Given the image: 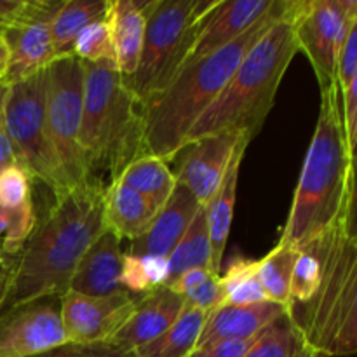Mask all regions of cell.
I'll return each instance as SVG.
<instances>
[{
  "instance_id": "34",
  "label": "cell",
  "mask_w": 357,
  "mask_h": 357,
  "mask_svg": "<svg viewBox=\"0 0 357 357\" xmlns=\"http://www.w3.org/2000/svg\"><path fill=\"white\" fill-rule=\"evenodd\" d=\"M33 357H135V354L110 344V342H98V344L66 342V344L58 345L51 351H45Z\"/></svg>"
},
{
  "instance_id": "23",
  "label": "cell",
  "mask_w": 357,
  "mask_h": 357,
  "mask_svg": "<svg viewBox=\"0 0 357 357\" xmlns=\"http://www.w3.org/2000/svg\"><path fill=\"white\" fill-rule=\"evenodd\" d=\"M108 0H66L51 23L56 58L73 54V42L94 21L107 17Z\"/></svg>"
},
{
  "instance_id": "2",
  "label": "cell",
  "mask_w": 357,
  "mask_h": 357,
  "mask_svg": "<svg viewBox=\"0 0 357 357\" xmlns=\"http://www.w3.org/2000/svg\"><path fill=\"white\" fill-rule=\"evenodd\" d=\"M351 181V146L340 86L321 91L316 131L307 150L291 209L279 244L300 250L345 220Z\"/></svg>"
},
{
  "instance_id": "37",
  "label": "cell",
  "mask_w": 357,
  "mask_h": 357,
  "mask_svg": "<svg viewBox=\"0 0 357 357\" xmlns=\"http://www.w3.org/2000/svg\"><path fill=\"white\" fill-rule=\"evenodd\" d=\"M258 337L246 338V340H227L218 344L206 345V347L195 349L188 357H244L255 344Z\"/></svg>"
},
{
  "instance_id": "12",
  "label": "cell",
  "mask_w": 357,
  "mask_h": 357,
  "mask_svg": "<svg viewBox=\"0 0 357 357\" xmlns=\"http://www.w3.org/2000/svg\"><path fill=\"white\" fill-rule=\"evenodd\" d=\"M68 342L54 298L0 312V357H33Z\"/></svg>"
},
{
  "instance_id": "43",
  "label": "cell",
  "mask_w": 357,
  "mask_h": 357,
  "mask_svg": "<svg viewBox=\"0 0 357 357\" xmlns=\"http://www.w3.org/2000/svg\"><path fill=\"white\" fill-rule=\"evenodd\" d=\"M9 63H10V52L7 47L6 38L0 33V84L6 82L7 72H9Z\"/></svg>"
},
{
  "instance_id": "29",
  "label": "cell",
  "mask_w": 357,
  "mask_h": 357,
  "mask_svg": "<svg viewBox=\"0 0 357 357\" xmlns=\"http://www.w3.org/2000/svg\"><path fill=\"white\" fill-rule=\"evenodd\" d=\"M220 282L225 291V305H255L271 302L258 279V260L234 258L225 274H220Z\"/></svg>"
},
{
  "instance_id": "38",
  "label": "cell",
  "mask_w": 357,
  "mask_h": 357,
  "mask_svg": "<svg viewBox=\"0 0 357 357\" xmlns=\"http://www.w3.org/2000/svg\"><path fill=\"white\" fill-rule=\"evenodd\" d=\"M342 107H344V122L349 146H352L357 138V72L347 84V87L342 89Z\"/></svg>"
},
{
  "instance_id": "41",
  "label": "cell",
  "mask_w": 357,
  "mask_h": 357,
  "mask_svg": "<svg viewBox=\"0 0 357 357\" xmlns=\"http://www.w3.org/2000/svg\"><path fill=\"white\" fill-rule=\"evenodd\" d=\"M24 0H0V31L20 14Z\"/></svg>"
},
{
  "instance_id": "40",
  "label": "cell",
  "mask_w": 357,
  "mask_h": 357,
  "mask_svg": "<svg viewBox=\"0 0 357 357\" xmlns=\"http://www.w3.org/2000/svg\"><path fill=\"white\" fill-rule=\"evenodd\" d=\"M14 166H20L17 155L16 152H14V146L13 143H10L9 136H7L6 128H3V124L0 122V173H3V171Z\"/></svg>"
},
{
  "instance_id": "1",
  "label": "cell",
  "mask_w": 357,
  "mask_h": 357,
  "mask_svg": "<svg viewBox=\"0 0 357 357\" xmlns=\"http://www.w3.org/2000/svg\"><path fill=\"white\" fill-rule=\"evenodd\" d=\"M105 230V185L86 181L54 199L30 239L13 258L2 310L61 298L94 241ZM0 310V312H2Z\"/></svg>"
},
{
  "instance_id": "5",
  "label": "cell",
  "mask_w": 357,
  "mask_h": 357,
  "mask_svg": "<svg viewBox=\"0 0 357 357\" xmlns=\"http://www.w3.org/2000/svg\"><path fill=\"white\" fill-rule=\"evenodd\" d=\"M303 248L312 251L319 260V286L309 302L289 307L288 314L324 357L354 356L357 354V243L349 239L344 223H340Z\"/></svg>"
},
{
  "instance_id": "16",
  "label": "cell",
  "mask_w": 357,
  "mask_h": 357,
  "mask_svg": "<svg viewBox=\"0 0 357 357\" xmlns=\"http://www.w3.org/2000/svg\"><path fill=\"white\" fill-rule=\"evenodd\" d=\"M185 309V298L174 293L169 286L139 295L136 307L121 330L110 338V344L135 352L136 349L159 338Z\"/></svg>"
},
{
  "instance_id": "35",
  "label": "cell",
  "mask_w": 357,
  "mask_h": 357,
  "mask_svg": "<svg viewBox=\"0 0 357 357\" xmlns=\"http://www.w3.org/2000/svg\"><path fill=\"white\" fill-rule=\"evenodd\" d=\"M185 305L192 307V309L202 310V312L209 314L218 307L225 305V291L220 282V274L211 275L206 282L192 289L190 293L183 296Z\"/></svg>"
},
{
  "instance_id": "24",
  "label": "cell",
  "mask_w": 357,
  "mask_h": 357,
  "mask_svg": "<svg viewBox=\"0 0 357 357\" xmlns=\"http://www.w3.org/2000/svg\"><path fill=\"white\" fill-rule=\"evenodd\" d=\"M206 316L202 310L185 305L183 312L159 338L136 349L135 357H188L197 349Z\"/></svg>"
},
{
  "instance_id": "36",
  "label": "cell",
  "mask_w": 357,
  "mask_h": 357,
  "mask_svg": "<svg viewBox=\"0 0 357 357\" xmlns=\"http://www.w3.org/2000/svg\"><path fill=\"white\" fill-rule=\"evenodd\" d=\"M344 232L357 243V138L351 146V181H349L347 211L344 220Z\"/></svg>"
},
{
  "instance_id": "4",
  "label": "cell",
  "mask_w": 357,
  "mask_h": 357,
  "mask_svg": "<svg viewBox=\"0 0 357 357\" xmlns=\"http://www.w3.org/2000/svg\"><path fill=\"white\" fill-rule=\"evenodd\" d=\"M291 2L288 0L284 14L246 52L225 89L192 126L185 145L220 132H239L251 139L260 132L282 77L298 52Z\"/></svg>"
},
{
  "instance_id": "18",
  "label": "cell",
  "mask_w": 357,
  "mask_h": 357,
  "mask_svg": "<svg viewBox=\"0 0 357 357\" xmlns=\"http://www.w3.org/2000/svg\"><path fill=\"white\" fill-rule=\"evenodd\" d=\"M122 261L121 239L105 229L80 260L70 291L87 296H110L126 291L121 282Z\"/></svg>"
},
{
  "instance_id": "20",
  "label": "cell",
  "mask_w": 357,
  "mask_h": 357,
  "mask_svg": "<svg viewBox=\"0 0 357 357\" xmlns=\"http://www.w3.org/2000/svg\"><path fill=\"white\" fill-rule=\"evenodd\" d=\"M145 7L139 0H108L107 23L110 26L115 66L122 77H129L138 68L145 40Z\"/></svg>"
},
{
  "instance_id": "7",
  "label": "cell",
  "mask_w": 357,
  "mask_h": 357,
  "mask_svg": "<svg viewBox=\"0 0 357 357\" xmlns=\"http://www.w3.org/2000/svg\"><path fill=\"white\" fill-rule=\"evenodd\" d=\"M215 0H146L145 40L135 73L124 79L139 107L159 94L187 63Z\"/></svg>"
},
{
  "instance_id": "6",
  "label": "cell",
  "mask_w": 357,
  "mask_h": 357,
  "mask_svg": "<svg viewBox=\"0 0 357 357\" xmlns=\"http://www.w3.org/2000/svg\"><path fill=\"white\" fill-rule=\"evenodd\" d=\"M80 146L91 178L115 180L129 164L145 155L142 107L126 87L112 61L86 63Z\"/></svg>"
},
{
  "instance_id": "17",
  "label": "cell",
  "mask_w": 357,
  "mask_h": 357,
  "mask_svg": "<svg viewBox=\"0 0 357 357\" xmlns=\"http://www.w3.org/2000/svg\"><path fill=\"white\" fill-rule=\"evenodd\" d=\"M199 209L201 204L192 195V192L187 190L183 185L176 183L171 197L157 213L145 234L131 241L128 253L136 257L167 258L187 232Z\"/></svg>"
},
{
  "instance_id": "19",
  "label": "cell",
  "mask_w": 357,
  "mask_h": 357,
  "mask_svg": "<svg viewBox=\"0 0 357 357\" xmlns=\"http://www.w3.org/2000/svg\"><path fill=\"white\" fill-rule=\"evenodd\" d=\"M286 307L274 302L255 305H222L206 316L197 349L227 340H246L258 337L268 324L286 312Z\"/></svg>"
},
{
  "instance_id": "8",
  "label": "cell",
  "mask_w": 357,
  "mask_h": 357,
  "mask_svg": "<svg viewBox=\"0 0 357 357\" xmlns=\"http://www.w3.org/2000/svg\"><path fill=\"white\" fill-rule=\"evenodd\" d=\"M45 93L47 68L10 84L2 124L13 143L20 167L30 174L31 180L44 183L56 199L72 188L66 183L49 132Z\"/></svg>"
},
{
  "instance_id": "3",
  "label": "cell",
  "mask_w": 357,
  "mask_h": 357,
  "mask_svg": "<svg viewBox=\"0 0 357 357\" xmlns=\"http://www.w3.org/2000/svg\"><path fill=\"white\" fill-rule=\"evenodd\" d=\"M288 0H275L271 13L232 44L181 66L159 94L142 107L146 153L171 162L183 149L197 119L220 96L246 52L284 14Z\"/></svg>"
},
{
  "instance_id": "45",
  "label": "cell",
  "mask_w": 357,
  "mask_h": 357,
  "mask_svg": "<svg viewBox=\"0 0 357 357\" xmlns=\"http://www.w3.org/2000/svg\"><path fill=\"white\" fill-rule=\"evenodd\" d=\"M6 230H7V213H6V209L0 206V241H2Z\"/></svg>"
},
{
  "instance_id": "28",
  "label": "cell",
  "mask_w": 357,
  "mask_h": 357,
  "mask_svg": "<svg viewBox=\"0 0 357 357\" xmlns=\"http://www.w3.org/2000/svg\"><path fill=\"white\" fill-rule=\"evenodd\" d=\"M296 248L278 244L267 257L258 260V279L267 293L268 300L288 309L291 296H289V286H291L293 267H295Z\"/></svg>"
},
{
  "instance_id": "15",
  "label": "cell",
  "mask_w": 357,
  "mask_h": 357,
  "mask_svg": "<svg viewBox=\"0 0 357 357\" xmlns=\"http://www.w3.org/2000/svg\"><path fill=\"white\" fill-rule=\"evenodd\" d=\"M274 3L275 0H215L185 65L206 58L243 37L271 13Z\"/></svg>"
},
{
  "instance_id": "22",
  "label": "cell",
  "mask_w": 357,
  "mask_h": 357,
  "mask_svg": "<svg viewBox=\"0 0 357 357\" xmlns=\"http://www.w3.org/2000/svg\"><path fill=\"white\" fill-rule=\"evenodd\" d=\"M160 208L121 180L105 187V229L119 239L135 241L145 234Z\"/></svg>"
},
{
  "instance_id": "11",
  "label": "cell",
  "mask_w": 357,
  "mask_h": 357,
  "mask_svg": "<svg viewBox=\"0 0 357 357\" xmlns=\"http://www.w3.org/2000/svg\"><path fill=\"white\" fill-rule=\"evenodd\" d=\"M63 2L24 0L20 14L0 33L10 52L7 86L45 70L56 59L51 23Z\"/></svg>"
},
{
  "instance_id": "44",
  "label": "cell",
  "mask_w": 357,
  "mask_h": 357,
  "mask_svg": "<svg viewBox=\"0 0 357 357\" xmlns=\"http://www.w3.org/2000/svg\"><path fill=\"white\" fill-rule=\"evenodd\" d=\"M7 93H9V86L7 84H0V122H2L3 115V105H6Z\"/></svg>"
},
{
  "instance_id": "32",
  "label": "cell",
  "mask_w": 357,
  "mask_h": 357,
  "mask_svg": "<svg viewBox=\"0 0 357 357\" xmlns=\"http://www.w3.org/2000/svg\"><path fill=\"white\" fill-rule=\"evenodd\" d=\"M319 260H317L312 251L302 248L298 251V257H296L295 267H293L291 286H289V296H291L289 307L302 305V303L309 302L314 293H316L317 286H319Z\"/></svg>"
},
{
  "instance_id": "39",
  "label": "cell",
  "mask_w": 357,
  "mask_h": 357,
  "mask_svg": "<svg viewBox=\"0 0 357 357\" xmlns=\"http://www.w3.org/2000/svg\"><path fill=\"white\" fill-rule=\"evenodd\" d=\"M216 272H213L209 267H197V268H190V271L183 272L178 279H174L169 286L174 293L178 295L185 296L187 293H190L192 289H195L197 286H201L202 282L208 281L211 275H215Z\"/></svg>"
},
{
  "instance_id": "10",
  "label": "cell",
  "mask_w": 357,
  "mask_h": 357,
  "mask_svg": "<svg viewBox=\"0 0 357 357\" xmlns=\"http://www.w3.org/2000/svg\"><path fill=\"white\" fill-rule=\"evenodd\" d=\"M357 0H293L291 20L298 51L305 52L321 91L337 86L338 58Z\"/></svg>"
},
{
  "instance_id": "25",
  "label": "cell",
  "mask_w": 357,
  "mask_h": 357,
  "mask_svg": "<svg viewBox=\"0 0 357 357\" xmlns=\"http://www.w3.org/2000/svg\"><path fill=\"white\" fill-rule=\"evenodd\" d=\"M244 357H324L307 340L286 310L268 324Z\"/></svg>"
},
{
  "instance_id": "27",
  "label": "cell",
  "mask_w": 357,
  "mask_h": 357,
  "mask_svg": "<svg viewBox=\"0 0 357 357\" xmlns=\"http://www.w3.org/2000/svg\"><path fill=\"white\" fill-rule=\"evenodd\" d=\"M167 264H169V282L167 284H171L174 279H178L190 268H211V241H209L204 206H201L187 232L183 234L176 248L171 251V255L167 257Z\"/></svg>"
},
{
  "instance_id": "21",
  "label": "cell",
  "mask_w": 357,
  "mask_h": 357,
  "mask_svg": "<svg viewBox=\"0 0 357 357\" xmlns=\"http://www.w3.org/2000/svg\"><path fill=\"white\" fill-rule=\"evenodd\" d=\"M250 143L251 138H248V136L241 139L236 152H234L232 160H230L229 169H227L222 185H220L216 194L211 197V201L204 206L206 220H208L209 241H211V268L216 274H220V271H222L223 255H225L230 227H232L241 164H243V159L246 155V149Z\"/></svg>"
},
{
  "instance_id": "42",
  "label": "cell",
  "mask_w": 357,
  "mask_h": 357,
  "mask_svg": "<svg viewBox=\"0 0 357 357\" xmlns=\"http://www.w3.org/2000/svg\"><path fill=\"white\" fill-rule=\"evenodd\" d=\"M10 265H13V258L6 257V255L0 251V310H2L3 300H6L7 282H9V274H10Z\"/></svg>"
},
{
  "instance_id": "9",
  "label": "cell",
  "mask_w": 357,
  "mask_h": 357,
  "mask_svg": "<svg viewBox=\"0 0 357 357\" xmlns=\"http://www.w3.org/2000/svg\"><path fill=\"white\" fill-rule=\"evenodd\" d=\"M84 108V68L75 56L56 58L47 66L45 112L56 155L70 188L93 180L80 146Z\"/></svg>"
},
{
  "instance_id": "31",
  "label": "cell",
  "mask_w": 357,
  "mask_h": 357,
  "mask_svg": "<svg viewBox=\"0 0 357 357\" xmlns=\"http://www.w3.org/2000/svg\"><path fill=\"white\" fill-rule=\"evenodd\" d=\"M73 56L86 63H115L114 44L107 17L84 28L73 42Z\"/></svg>"
},
{
  "instance_id": "30",
  "label": "cell",
  "mask_w": 357,
  "mask_h": 357,
  "mask_svg": "<svg viewBox=\"0 0 357 357\" xmlns=\"http://www.w3.org/2000/svg\"><path fill=\"white\" fill-rule=\"evenodd\" d=\"M122 288L131 295H145L169 282V264L162 257H136L124 253L121 274Z\"/></svg>"
},
{
  "instance_id": "26",
  "label": "cell",
  "mask_w": 357,
  "mask_h": 357,
  "mask_svg": "<svg viewBox=\"0 0 357 357\" xmlns=\"http://www.w3.org/2000/svg\"><path fill=\"white\" fill-rule=\"evenodd\" d=\"M115 180H121L122 183L152 201L157 208L166 204L176 187V176L166 160L152 153H145L132 160Z\"/></svg>"
},
{
  "instance_id": "33",
  "label": "cell",
  "mask_w": 357,
  "mask_h": 357,
  "mask_svg": "<svg viewBox=\"0 0 357 357\" xmlns=\"http://www.w3.org/2000/svg\"><path fill=\"white\" fill-rule=\"evenodd\" d=\"M31 178L23 167L14 166L0 173V206L6 211L31 202Z\"/></svg>"
},
{
  "instance_id": "13",
  "label": "cell",
  "mask_w": 357,
  "mask_h": 357,
  "mask_svg": "<svg viewBox=\"0 0 357 357\" xmlns=\"http://www.w3.org/2000/svg\"><path fill=\"white\" fill-rule=\"evenodd\" d=\"M138 296L128 291L110 296H87L68 291L59 298L63 330L68 342H110L136 307Z\"/></svg>"
},
{
  "instance_id": "14",
  "label": "cell",
  "mask_w": 357,
  "mask_h": 357,
  "mask_svg": "<svg viewBox=\"0 0 357 357\" xmlns=\"http://www.w3.org/2000/svg\"><path fill=\"white\" fill-rule=\"evenodd\" d=\"M248 135L220 132L187 143L176 153V183L192 192L199 204L206 206L222 185L234 152ZM250 138V136H248Z\"/></svg>"
}]
</instances>
